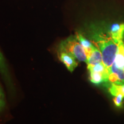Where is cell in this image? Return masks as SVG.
<instances>
[{"mask_svg": "<svg viewBox=\"0 0 124 124\" xmlns=\"http://www.w3.org/2000/svg\"><path fill=\"white\" fill-rule=\"evenodd\" d=\"M91 36L93 43L101 52L102 63L106 67L108 74V70L112 66L115 60L118 50L117 41L111 38L109 33L106 35L95 28L91 32Z\"/></svg>", "mask_w": 124, "mask_h": 124, "instance_id": "6da1fadb", "label": "cell"}, {"mask_svg": "<svg viewBox=\"0 0 124 124\" xmlns=\"http://www.w3.org/2000/svg\"><path fill=\"white\" fill-rule=\"evenodd\" d=\"M59 51H63L71 54L79 62H83L86 63L87 62L86 51L79 42L75 35L70 36L62 41L58 46Z\"/></svg>", "mask_w": 124, "mask_h": 124, "instance_id": "7a4b0ae2", "label": "cell"}, {"mask_svg": "<svg viewBox=\"0 0 124 124\" xmlns=\"http://www.w3.org/2000/svg\"><path fill=\"white\" fill-rule=\"evenodd\" d=\"M0 74L1 77L5 83L6 86L8 89L9 93L13 95L15 93V89L12 80L10 71L9 70L8 66L7 60L4 58V55L0 50Z\"/></svg>", "mask_w": 124, "mask_h": 124, "instance_id": "3957f363", "label": "cell"}, {"mask_svg": "<svg viewBox=\"0 0 124 124\" xmlns=\"http://www.w3.org/2000/svg\"><path fill=\"white\" fill-rule=\"evenodd\" d=\"M58 56L60 61L65 65L67 69L71 72H73L78 66V64L77 62V59L71 54L63 51H59Z\"/></svg>", "mask_w": 124, "mask_h": 124, "instance_id": "277c9868", "label": "cell"}, {"mask_svg": "<svg viewBox=\"0 0 124 124\" xmlns=\"http://www.w3.org/2000/svg\"><path fill=\"white\" fill-rule=\"evenodd\" d=\"M102 62V56L101 52L95 46L87 55V69L95 65L100 64Z\"/></svg>", "mask_w": 124, "mask_h": 124, "instance_id": "5b68a950", "label": "cell"}, {"mask_svg": "<svg viewBox=\"0 0 124 124\" xmlns=\"http://www.w3.org/2000/svg\"><path fill=\"white\" fill-rule=\"evenodd\" d=\"M75 36L79 41V42L80 43V44L82 45L83 48L85 49L87 54V55L90 53L91 50L94 48V46H95L94 44L92 42H91L90 40L87 39L85 37L83 36L81 33H79V32H77L76 33Z\"/></svg>", "mask_w": 124, "mask_h": 124, "instance_id": "8992f818", "label": "cell"}, {"mask_svg": "<svg viewBox=\"0 0 124 124\" xmlns=\"http://www.w3.org/2000/svg\"><path fill=\"white\" fill-rule=\"evenodd\" d=\"M108 91L111 95L114 97L120 94L124 97V84L117 85L112 83L109 85Z\"/></svg>", "mask_w": 124, "mask_h": 124, "instance_id": "52a82bcc", "label": "cell"}, {"mask_svg": "<svg viewBox=\"0 0 124 124\" xmlns=\"http://www.w3.org/2000/svg\"><path fill=\"white\" fill-rule=\"evenodd\" d=\"M90 72V79L93 83L96 85H100L104 83L103 75L100 72L89 71Z\"/></svg>", "mask_w": 124, "mask_h": 124, "instance_id": "ba28073f", "label": "cell"}, {"mask_svg": "<svg viewBox=\"0 0 124 124\" xmlns=\"http://www.w3.org/2000/svg\"><path fill=\"white\" fill-rule=\"evenodd\" d=\"M6 106V101L3 89L0 84V113L4 110Z\"/></svg>", "mask_w": 124, "mask_h": 124, "instance_id": "9c48e42d", "label": "cell"}, {"mask_svg": "<svg viewBox=\"0 0 124 124\" xmlns=\"http://www.w3.org/2000/svg\"><path fill=\"white\" fill-rule=\"evenodd\" d=\"M123 96L120 94V95L115 96V98L113 99V101H114L115 105L117 107H121L122 106V99H123Z\"/></svg>", "mask_w": 124, "mask_h": 124, "instance_id": "30bf717a", "label": "cell"}]
</instances>
